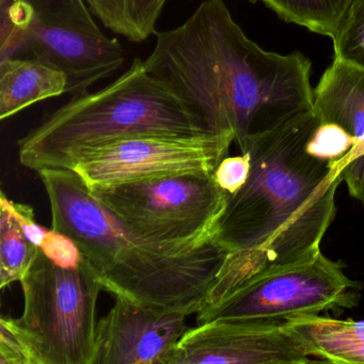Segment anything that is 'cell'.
I'll list each match as a JSON object with an SVG mask.
<instances>
[{
  "label": "cell",
  "mask_w": 364,
  "mask_h": 364,
  "mask_svg": "<svg viewBox=\"0 0 364 364\" xmlns=\"http://www.w3.org/2000/svg\"><path fill=\"white\" fill-rule=\"evenodd\" d=\"M234 139L216 135L144 134L95 149L71 170L89 188L167 174L214 171Z\"/></svg>",
  "instance_id": "cell-9"
},
{
  "label": "cell",
  "mask_w": 364,
  "mask_h": 364,
  "mask_svg": "<svg viewBox=\"0 0 364 364\" xmlns=\"http://www.w3.org/2000/svg\"><path fill=\"white\" fill-rule=\"evenodd\" d=\"M154 36L146 71L206 133L233 138L240 150L250 136L313 107L310 59L259 48L223 0H204L181 26Z\"/></svg>",
  "instance_id": "cell-1"
},
{
  "label": "cell",
  "mask_w": 364,
  "mask_h": 364,
  "mask_svg": "<svg viewBox=\"0 0 364 364\" xmlns=\"http://www.w3.org/2000/svg\"><path fill=\"white\" fill-rule=\"evenodd\" d=\"M53 229L77 245L104 291L144 306L198 313L205 304L228 252L214 240L178 250L142 240L104 206L71 169L38 172Z\"/></svg>",
  "instance_id": "cell-3"
},
{
  "label": "cell",
  "mask_w": 364,
  "mask_h": 364,
  "mask_svg": "<svg viewBox=\"0 0 364 364\" xmlns=\"http://www.w3.org/2000/svg\"><path fill=\"white\" fill-rule=\"evenodd\" d=\"M106 28L134 43L156 33V25L168 0H86Z\"/></svg>",
  "instance_id": "cell-15"
},
{
  "label": "cell",
  "mask_w": 364,
  "mask_h": 364,
  "mask_svg": "<svg viewBox=\"0 0 364 364\" xmlns=\"http://www.w3.org/2000/svg\"><path fill=\"white\" fill-rule=\"evenodd\" d=\"M358 139L333 123L321 122L306 144V152L316 159L341 161L355 148Z\"/></svg>",
  "instance_id": "cell-19"
},
{
  "label": "cell",
  "mask_w": 364,
  "mask_h": 364,
  "mask_svg": "<svg viewBox=\"0 0 364 364\" xmlns=\"http://www.w3.org/2000/svg\"><path fill=\"white\" fill-rule=\"evenodd\" d=\"M323 123L343 127L358 141L364 136V69L334 58L313 95Z\"/></svg>",
  "instance_id": "cell-12"
},
{
  "label": "cell",
  "mask_w": 364,
  "mask_h": 364,
  "mask_svg": "<svg viewBox=\"0 0 364 364\" xmlns=\"http://www.w3.org/2000/svg\"><path fill=\"white\" fill-rule=\"evenodd\" d=\"M351 197L364 204V154L347 161L341 170Z\"/></svg>",
  "instance_id": "cell-23"
},
{
  "label": "cell",
  "mask_w": 364,
  "mask_h": 364,
  "mask_svg": "<svg viewBox=\"0 0 364 364\" xmlns=\"http://www.w3.org/2000/svg\"><path fill=\"white\" fill-rule=\"evenodd\" d=\"M262 3L287 23L333 39L353 0H250Z\"/></svg>",
  "instance_id": "cell-16"
},
{
  "label": "cell",
  "mask_w": 364,
  "mask_h": 364,
  "mask_svg": "<svg viewBox=\"0 0 364 364\" xmlns=\"http://www.w3.org/2000/svg\"><path fill=\"white\" fill-rule=\"evenodd\" d=\"M362 154H364V136L357 142V144H355V148L350 151V153H349L344 159L340 161L341 168H342L347 161H353V159Z\"/></svg>",
  "instance_id": "cell-24"
},
{
  "label": "cell",
  "mask_w": 364,
  "mask_h": 364,
  "mask_svg": "<svg viewBox=\"0 0 364 364\" xmlns=\"http://www.w3.org/2000/svg\"><path fill=\"white\" fill-rule=\"evenodd\" d=\"M321 123L314 107L308 108L245 142L240 152L250 157V173L237 193L227 196L215 228L213 240L228 257L204 306L269 266L321 252L343 182L340 161L306 152Z\"/></svg>",
  "instance_id": "cell-2"
},
{
  "label": "cell",
  "mask_w": 364,
  "mask_h": 364,
  "mask_svg": "<svg viewBox=\"0 0 364 364\" xmlns=\"http://www.w3.org/2000/svg\"><path fill=\"white\" fill-rule=\"evenodd\" d=\"M0 364H33L28 349L3 316L0 319Z\"/></svg>",
  "instance_id": "cell-22"
},
{
  "label": "cell",
  "mask_w": 364,
  "mask_h": 364,
  "mask_svg": "<svg viewBox=\"0 0 364 364\" xmlns=\"http://www.w3.org/2000/svg\"><path fill=\"white\" fill-rule=\"evenodd\" d=\"M0 287L20 282L37 257L39 247L27 238L12 210L0 199Z\"/></svg>",
  "instance_id": "cell-17"
},
{
  "label": "cell",
  "mask_w": 364,
  "mask_h": 364,
  "mask_svg": "<svg viewBox=\"0 0 364 364\" xmlns=\"http://www.w3.org/2000/svg\"><path fill=\"white\" fill-rule=\"evenodd\" d=\"M39 248L46 257L61 265H76L84 257L73 240L53 228L48 229Z\"/></svg>",
  "instance_id": "cell-21"
},
{
  "label": "cell",
  "mask_w": 364,
  "mask_h": 364,
  "mask_svg": "<svg viewBox=\"0 0 364 364\" xmlns=\"http://www.w3.org/2000/svg\"><path fill=\"white\" fill-rule=\"evenodd\" d=\"M97 321L93 364H168L187 330V313L118 296Z\"/></svg>",
  "instance_id": "cell-11"
},
{
  "label": "cell",
  "mask_w": 364,
  "mask_h": 364,
  "mask_svg": "<svg viewBox=\"0 0 364 364\" xmlns=\"http://www.w3.org/2000/svg\"><path fill=\"white\" fill-rule=\"evenodd\" d=\"M308 342L312 357L336 364L364 363V321L304 315L289 321Z\"/></svg>",
  "instance_id": "cell-14"
},
{
  "label": "cell",
  "mask_w": 364,
  "mask_h": 364,
  "mask_svg": "<svg viewBox=\"0 0 364 364\" xmlns=\"http://www.w3.org/2000/svg\"><path fill=\"white\" fill-rule=\"evenodd\" d=\"M334 58L364 69V0H353L332 39Z\"/></svg>",
  "instance_id": "cell-18"
},
{
  "label": "cell",
  "mask_w": 364,
  "mask_h": 364,
  "mask_svg": "<svg viewBox=\"0 0 364 364\" xmlns=\"http://www.w3.org/2000/svg\"><path fill=\"white\" fill-rule=\"evenodd\" d=\"M92 14L86 0H0V60L25 55L63 71L71 97L88 92L124 63Z\"/></svg>",
  "instance_id": "cell-5"
},
{
  "label": "cell",
  "mask_w": 364,
  "mask_h": 364,
  "mask_svg": "<svg viewBox=\"0 0 364 364\" xmlns=\"http://www.w3.org/2000/svg\"><path fill=\"white\" fill-rule=\"evenodd\" d=\"M89 189L136 235L178 250H195L212 242L227 203L214 171L167 174Z\"/></svg>",
  "instance_id": "cell-7"
},
{
  "label": "cell",
  "mask_w": 364,
  "mask_h": 364,
  "mask_svg": "<svg viewBox=\"0 0 364 364\" xmlns=\"http://www.w3.org/2000/svg\"><path fill=\"white\" fill-rule=\"evenodd\" d=\"M144 134L210 135L146 71L144 60L135 58L120 77L100 90L71 97L21 138L18 159L37 172L72 169L95 149Z\"/></svg>",
  "instance_id": "cell-4"
},
{
  "label": "cell",
  "mask_w": 364,
  "mask_h": 364,
  "mask_svg": "<svg viewBox=\"0 0 364 364\" xmlns=\"http://www.w3.org/2000/svg\"><path fill=\"white\" fill-rule=\"evenodd\" d=\"M68 93L60 70L31 58L0 60V119L11 118L29 106Z\"/></svg>",
  "instance_id": "cell-13"
},
{
  "label": "cell",
  "mask_w": 364,
  "mask_h": 364,
  "mask_svg": "<svg viewBox=\"0 0 364 364\" xmlns=\"http://www.w3.org/2000/svg\"><path fill=\"white\" fill-rule=\"evenodd\" d=\"M250 173V157L248 153L237 156H227L214 170V178L218 186L227 196L237 193L248 180Z\"/></svg>",
  "instance_id": "cell-20"
},
{
  "label": "cell",
  "mask_w": 364,
  "mask_h": 364,
  "mask_svg": "<svg viewBox=\"0 0 364 364\" xmlns=\"http://www.w3.org/2000/svg\"><path fill=\"white\" fill-rule=\"evenodd\" d=\"M310 346L289 323L212 321L187 329L168 364H306Z\"/></svg>",
  "instance_id": "cell-10"
},
{
  "label": "cell",
  "mask_w": 364,
  "mask_h": 364,
  "mask_svg": "<svg viewBox=\"0 0 364 364\" xmlns=\"http://www.w3.org/2000/svg\"><path fill=\"white\" fill-rule=\"evenodd\" d=\"M20 282L22 315L3 317L33 364H93L97 300L104 287L85 257L76 265H61L39 248Z\"/></svg>",
  "instance_id": "cell-6"
},
{
  "label": "cell",
  "mask_w": 364,
  "mask_h": 364,
  "mask_svg": "<svg viewBox=\"0 0 364 364\" xmlns=\"http://www.w3.org/2000/svg\"><path fill=\"white\" fill-rule=\"evenodd\" d=\"M360 291L361 284L321 251L253 274L216 304L202 308L197 313V325L212 321L287 325L298 316L355 308Z\"/></svg>",
  "instance_id": "cell-8"
}]
</instances>
